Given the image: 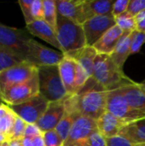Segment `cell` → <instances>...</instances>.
I'll use <instances>...</instances> for the list:
<instances>
[{"label":"cell","instance_id":"1","mask_svg":"<svg viewBox=\"0 0 145 146\" xmlns=\"http://www.w3.org/2000/svg\"><path fill=\"white\" fill-rule=\"evenodd\" d=\"M108 92L109 91L91 77L83 89L66 98L65 109L78 115L87 116L97 121L107 111Z\"/></svg>","mask_w":145,"mask_h":146},{"label":"cell","instance_id":"2","mask_svg":"<svg viewBox=\"0 0 145 146\" xmlns=\"http://www.w3.org/2000/svg\"><path fill=\"white\" fill-rule=\"evenodd\" d=\"M91 77L107 91L133 82L125 74L123 69L118 67L111 56L105 54H97L94 62Z\"/></svg>","mask_w":145,"mask_h":146},{"label":"cell","instance_id":"3","mask_svg":"<svg viewBox=\"0 0 145 146\" xmlns=\"http://www.w3.org/2000/svg\"><path fill=\"white\" fill-rule=\"evenodd\" d=\"M56 32L64 55L87 45L83 26L59 14Z\"/></svg>","mask_w":145,"mask_h":146},{"label":"cell","instance_id":"4","mask_svg":"<svg viewBox=\"0 0 145 146\" xmlns=\"http://www.w3.org/2000/svg\"><path fill=\"white\" fill-rule=\"evenodd\" d=\"M39 94L50 103L61 101L68 95L61 78L58 65L38 68Z\"/></svg>","mask_w":145,"mask_h":146},{"label":"cell","instance_id":"5","mask_svg":"<svg viewBox=\"0 0 145 146\" xmlns=\"http://www.w3.org/2000/svg\"><path fill=\"white\" fill-rule=\"evenodd\" d=\"M30 39L28 32L0 24V46L23 62L26 60Z\"/></svg>","mask_w":145,"mask_h":146},{"label":"cell","instance_id":"6","mask_svg":"<svg viewBox=\"0 0 145 146\" xmlns=\"http://www.w3.org/2000/svg\"><path fill=\"white\" fill-rule=\"evenodd\" d=\"M38 74V68L28 62H22L17 65L0 72V93L12 86L24 83Z\"/></svg>","mask_w":145,"mask_h":146},{"label":"cell","instance_id":"7","mask_svg":"<svg viewBox=\"0 0 145 146\" xmlns=\"http://www.w3.org/2000/svg\"><path fill=\"white\" fill-rule=\"evenodd\" d=\"M107 111L112 113L126 123L145 118V113L131 107L117 88L108 92Z\"/></svg>","mask_w":145,"mask_h":146},{"label":"cell","instance_id":"8","mask_svg":"<svg viewBox=\"0 0 145 146\" xmlns=\"http://www.w3.org/2000/svg\"><path fill=\"white\" fill-rule=\"evenodd\" d=\"M27 46L28 50L26 62L33 64L37 68L59 65L64 58V54L62 52L50 49L33 38L30 39Z\"/></svg>","mask_w":145,"mask_h":146},{"label":"cell","instance_id":"9","mask_svg":"<svg viewBox=\"0 0 145 146\" xmlns=\"http://www.w3.org/2000/svg\"><path fill=\"white\" fill-rule=\"evenodd\" d=\"M39 94L38 74L29 80L10 87L1 94L3 102L7 105H17L22 104Z\"/></svg>","mask_w":145,"mask_h":146},{"label":"cell","instance_id":"10","mask_svg":"<svg viewBox=\"0 0 145 146\" xmlns=\"http://www.w3.org/2000/svg\"><path fill=\"white\" fill-rule=\"evenodd\" d=\"M49 103L46 98L38 94L22 104L9 107L17 116L27 124H36L47 110Z\"/></svg>","mask_w":145,"mask_h":146},{"label":"cell","instance_id":"11","mask_svg":"<svg viewBox=\"0 0 145 146\" xmlns=\"http://www.w3.org/2000/svg\"><path fill=\"white\" fill-rule=\"evenodd\" d=\"M116 25L115 17L111 15H97L86 21L82 26L87 45L93 46L102 36Z\"/></svg>","mask_w":145,"mask_h":146},{"label":"cell","instance_id":"12","mask_svg":"<svg viewBox=\"0 0 145 146\" xmlns=\"http://www.w3.org/2000/svg\"><path fill=\"white\" fill-rule=\"evenodd\" d=\"M97 129L96 120L87 116L79 115L75 119L63 146H78L85 144L89 136Z\"/></svg>","mask_w":145,"mask_h":146},{"label":"cell","instance_id":"13","mask_svg":"<svg viewBox=\"0 0 145 146\" xmlns=\"http://www.w3.org/2000/svg\"><path fill=\"white\" fill-rule=\"evenodd\" d=\"M67 98L61 101L49 103L47 110L36 123L42 133L56 129L65 114V100Z\"/></svg>","mask_w":145,"mask_h":146},{"label":"cell","instance_id":"14","mask_svg":"<svg viewBox=\"0 0 145 146\" xmlns=\"http://www.w3.org/2000/svg\"><path fill=\"white\" fill-rule=\"evenodd\" d=\"M85 0H56L57 13L83 25L86 20L84 11Z\"/></svg>","mask_w":145,"mask_h":146},{"label":"cell","instance_id":"15","mask_svg":"<svg viewBox=\"0 0 145 146\" xmlns=\"http://www.w3.org/2000/svg\"><path fill=\"white\" fill-rule=\"evenodd\" d=\"M117 89L131 107L145 113V91L139 83L133 81Z\"/></svg>","mask_w":145,"mask_h":146},{"label":"cell","instance_id":"16","mask_svg":"<svg viewBox=\"0 0 145 146\" xmlns=\"http://www.w3.org/2000/svg\"><path fill=\"white\" fill-rule=\"evenodd\" d=\"M58 67H59L61 78L68 95V96L75 95L76 94L75 79H76L78 62L73 58L64 55V58L59 63Z\"/></svg>","mask_w":145,"mask_h":146},{"label":"cell","instance_id":"17","mask_svg":"<svg viewBox=\"0 0 145 146\" xmlns=\"http://www.w3.org/2000/svg\"><path fill=\"white\" fill-rule=\"evenodd\" d=\"M126 124L109 111H105L97 120V130L106 139L119 135L121 129Z\"/></svg>","mask_w":145,"mask_h":146},{"label":"cell","instance_id":"18","mask_svg":"<svg viewBox=\"0 0 145 146\" xmlns=\"http://www.w3.org/2000/svg\"><path fill=\"white\" fill-rule=\"evenodd\" d=\"M26 30L30 34L43 39L62 52V47L57 39L56 30L44 20L35 21L26 25Z\"/></svg>","mask_w":145,"mask_h":146},{"label":"cell","instance_id":"19","mask_svg":"<svg viewBox=\"0 0 145 146\" xmlns=\"http://www.w3.org/2000/svg\"><path fill=\"white\" fill-rule=\"evenodd\" d=\"M123 33V30L115 25L107 33H105L102 38L93 45V47L98 54L110 55L115 49Z\"/></svg>","mask_w":145,"mask_h":146},{"label":"cell","instance_id":"20","mask_svg":"<svg viewBox=\"0 0 145 146\" xmlns=\"http://www.w3.org/2000/svg\"><path fill=\"white\" fill-rule=\"evenodd\" d=\"M97 54L98 53L93 46L86 45L79 50L65 54V56H68L75 60L79 65H81L85 69L88 74L91 77L93 73L94 62Z\"/></svg>","mask_w":145,"mask_h":146},{"label":"cell","instance_id":"21","mask_svg":"<svg viewBox=\"0 0 145 146\" xmlns=\"http://www.w3.org/2000/svg\"><path fill=\"white\" fill-rule=\"evenodd\" d=\"M119 135L135 145H145V118L127 123L121 129Z\"/></svg>","mask_w":145,"mask_h":146},{"label":"cell","instance_id":"22","mask_svg":"<svg viewBox=\"0 0 145 146\" xmlns=\"http://www.w3.org/2000/svg\"><path fill=\"white\" fill-rule=\"evenodd\" d=\"M133 32H124L114 51L109 55L118 67L123 69L126 59L131 55V44Z\"/></svg>","mask_w":145,"mask_h":146},{"label":"cell","instance_id":"23","mask_svg":"<svg viewBox=\"0 0 145 146\" xmlns=\"http://www.w3.org/2000/svg\"><path fill=\"white\" fill-rule=\"evenodd\" d=\"M115 0H85L84 11L85 20L97 16L111 15Z\"/></svg>","mask_w":145,"mask_h":146},{"label":"cell","instance_id":"24","mask_svg":"<svg viewBox=\"0 0 145 146\" xmlns=\"http://www.w3.org/2000/svg\"><path fill=\"white\" fill-rule=\"evenodd\" d=\"M78 116L79 115L77 114L66 110L62 119L56 126L55 130L56 131V133H58V135L60 136V138L62 139L63 142L67 140L69 133L71 131V128L73 125V122Z\"/></svg>","mask_w":145,"mask_h":146},{"label":"cell","instance_id":"25","mask_svg":"<svg viewBox=\"0 0 145 146\" xmlns=\"http://www.w3.org/2000/svg\"><path fill=\"white\" fill-rule=\"evenodd\" d=\"M44 4V21L55 30L57 23V9L55 0H43Z\"/></svg>","mask_w":145,"mask_h":146},{"label":"cell","instance_id":"26","mask_svg":"<svg viewBox=\"0 0 145 146\" xmlns=\"http://www.w3.org/2000/svg\"><path fill=\"white\" fill-rule=\"evenodd\" d=\"M116 25L121 27L123 32H134L137 30L135 17L125 12L115 17Z\"/></svg>","mask_w":145,"mask_h":146},{"label":"cell","instance_id":"27","mask_svg":"<svg viewBox=\"0 0 145 146\" xmlns=\"http://www.w3.org/2000/svg\"><path fill=\"white\" fill-rule=\"evenodd\" d=\"M21 59L15 56L3 47L0 46V72L22 62Z\"/></svg>","mask_w":145,"mask_h":146},{"label":"cell","instance_id":"28","mask_svg":"<svg viewBox=\"0 0 145 146\" xmlns=\"http://www.w3.org/2000/svg\"><path fill=\"white\" fill-rule=\"evenodd\" d=\"M16 116L17 115L11 110L6 115L0 118V133L4 134L8 138V141L10 133L13 129Z\"/></svg>","mask_w":145,"mask_h":146},{"label":"cell","instance_id":"29","mask_svg":"<svg viewBox=\"0 0 145 146\" xmlns=\"http://www.w3.org/2000/svg\"><path fill=\"white\" fill-rule=\"evenodd\" d=\"M26 125L27 123L25 121H23L19 116H16L13 129L9 138V141L12 139H22L24 138V133H25Z\"/></svg>","mask_w":145,"mask_h":146},{"label":"cell","instance_id":"30","mask_svg":"<svg viewBox=\"0 0 145 146\" xmlns=\"http://www.w3.org/2000/svg\"><path fill=\"white\" fill-rule=\"evenodd\" d=\"M91 76L85 71V69L78 63L77 72H76V79H75V87H76V93H78L81 89L84 88L87 81Z\"/></svg>","mask_w":145,"mask_h":146},{"label":"cell","instance_id":"31","mask_svg":"<svg viewBox=\"0 0 145 146\" xmlns=\"http://www.w3.org/2000/svg\"><path fill=\"white\" fill-rule=\"evenodd\" d=\"M43 139L45 146H63L64 144L55 129L43 133Z\"/></svg>","mask_w":145,"mask_h":146},{"label":"cell","instance_id":"32","mask_svg":"<svg viewBox=\"0 0 145 146\" xmlns=\"http://www.w3.org/2000/svg\"><path fill=\"white\" fill-rule=\"evenodd\" d=\"M145 43V33L138 30L132 33V39L131 44V55L140 51L143 44Z\"/></svg>","mask_w":145,"mask_h":146},{"label":"cell","instance_id":"33","mask_svg":"<svg viewBox=\"0 0 145 146\" xmlns=\"http://www.w3.org/2000/svg\"><path fill=\"white\" fill-rule=\"evenodd\" d=\"M33 0H19V4L20 7L21 9L26 24L28 25L33 21H35V20L32 17V4Z\"/></svg>","mask_w":145,"mask_h":146},{"label":"cell","instance_id":"34","mask_svg":"<svg viewBox=\"0 0 145 146\" xmlns=\"http://www.w3.org/2000/svg\"><path fill=\"white\" fill-rule=\"evenodd\" d=\"M85 144L87 146H107L106 138H104L97 129L89 136Z\"/></svg>","mask_w":145,"mask_h":146},{"label":"cell","instance_id":"35","mask_svg":"<svg viewBox=\"0 0 145 146\" xmlns=\"http://www.w3.org/2000/svg\"><path fill=\"white\" fill-rule=\"evenodd\" d=\"M144 9L145 0H130L126 12L135 17L138 14Z\"/></svg>","mask_w":145,"mask_h":146},{"label":"cell","instance_id":"36","mask_svg":"<svg viewBox=\"0 0 145 146\" xmlns=\"http://www.w3.org/2000/svg\"><path fill=\"white\" fill-rule=\"evenodd\" d=\"M32 15L35 21L44 20L43 0H33L32 4Z\"/></svg>","mask_w":145,"mask_h":146},{"label":"cell","instance_id":"37","mask_svg":"<svg viewBox=\"0 0 145 146\" xmlns=\"http://www.w3.org/2000/svg\"><path fill=\"white\" fill-rule=\"evenodd\" d=\"M106 143L107 146H135V145L132 144L130 141L121 135L106 139Z\"/></svg>","mask_w":145,"mask_h":146},{"label":"cell","instance_id":"38","mask_svg":"<svg viewBox=\"0 0 145 146\" xmlns=\"http://www.w3.org/2000/svg\"><path fill=\"white\" fill-rule=\"evenodd\" d=\"M129 2H130V0H115L112 15L115 17H116V16L126 12Z\"/></svg>","mask_w":145,"mask_h":146},{"label":"cell","instance_id":"39","mask_svg":"<svg viewBox=\"0 0 145 146\" xmlns=\"http://www.w3.org/2000/svg\"><path fill=\"white\" fill-rule=\"evenodd\" d=\"M43 133L39 129V127L37 126V124H27L25 133H24V138H30L33 139L37 136L42 135Z\"/></svg>","mask_w":145,"mask_h":146},{"label":"cell","instance_id":"40","mask_svg":"<svg viewBox=\"0 0 145 146\" xmlns=\"http://www.w3.org/2000/svg\"><path fill=\"white\" fill-rule=\"evenodd\" d=\"M135 21L137 25V30L145 33V9L135 16Z\"/></svg>","mask_w":145,"mask_h":146},{"label":"cell","instance_id":"41","mask_svg":"<svg viewBox=\"0 0 145 146\" xmlns=\"http://www.w3.org/2000/svg\"><path fill=\"white\" fill-rule=\"evenodd\" d=\"M11 110L10 107L7 104H0V118H2L3 116L6 115L9 111Z\"/></svg>","mask_w":145,"mask_h":146},{"label":"cell","instance_id":"42","mask_svg":"<svg viewBox=\"0 0 145 146\" xmlns=\"http://www.w3.org/2000/svg\"><path fill=\"white\" fill-rule=\"evenodd\" d=\"M32 142H33V146H45L44 139H43V134L33 138Z\"/></svg>","mask_w":145,"mask_h":146},{"label":"cell","instance_id":"43","mask_svg":"<svg viewBox=\"0 0 145 146\" xmlns=\"http://www.w3.org/2000/svg\"><path fill=\"white\" fill-rule=\"evenodd\" d=\"M9 146H23L22 139H12L9 141Z\"/></svg>","mask_w":145,"mask_h":146},{"label":"cell","instance_id":"44","mask_svg":"<svg viewBox=\"0 0 145 146\" xmlns=\"http://www.w3.org/2000/svg\"><path fill=\"white\" fill-rule=\"evenodd\" d=\"M4 142H9L8 141V138L4 134H3V133H0V145L3 144V143H4Z\"/></svg>","mask_w":145,"mask_h":146},{"label":"cell","instance_id":"45","mask_svg":"<svg viewBox=\"0 0 145 146\" xmlns=\"http://www.w3.org/2000/svg\"><path fill=\"white\" fill-rule=\"evenodd\" d=\"M139 84H140V86H142V88H143V89L145 91V80H144V81H142L141 83H139Z\"/></svg>","mask_w":145,"mask_h":146},{"label":"cell","instance_id":"46","mask_svg":"<svg viewBox=\"0 0 145 146\" xmlns=\"http://www.w3.org/2000/svg\"><path fill=\"white\" fill-rule=\"evenodd\" d=\"M0 146H9V142H4V143L1 144Z\"/></svg>","mask_w":145,"mask_h":146},{"label":"cell","instance_id":"47","mask_svg":"<svg viewBox=\"0 0 145 146\" xmlns=\"http://www.w3.org/2000/svg\"><path fill=\"white\" fill-rule=\"evenodd\" d=\"M3 103V100H2V97H1V93H0V104Z\"/></svg>","mask_w":145,"mask_h":146},{"label":"cell","instance_id":"48","mask_svg":"<svg viewBox=\"0 0 145 146\" xmlns=\"http://www.w3.org/2000/svg\"><path fill=\"white\" fill-rule=\"evenodd\" d=\"M78 146H87L85 144H83V145H78Z\"/></svg>","mask_w":145,"mask_h":146},{"label":"cell","instance_id":"49","mask_svg":"<svg viewBox=\"0 0 145 146\" xmlns=\"http://www.w3.org/2000/svg\"><path fill=\"white\" fill-rule=\"evenodd\" d=\"M135 146H145V145H137Z\"/></svg>","mask_w":145,"mask_h":146}]
</instances>
